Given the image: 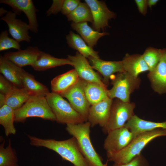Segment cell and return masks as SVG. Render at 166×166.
<instances>
[{"label":"cell","mask_w":166,"mask_h":166,"mask_svg":"<svg viewBox=\"0 0 166 166\" xmlns=\"http://www.w3.org/2000/svg\"><path fill=\"white\" fill-rule=\"evenodd\" d=\"M31 145L42 147L52 150L62 159L74 166H90L82 154L76 139L73 137L63 140L44 139L28 135Z\"/></svg>","instance_id":"cell-1"},{"label":"cell","mask_w":166,"mask_h":166,"mask_svg":"<svg viewBox=\"0 0 166 166\" xmlns=\"http://www.w3.org/2000/svg\"><path fill=\"white\" fill-rule=\"evenodd\" d=\"M166 136V130L158 129L142 133L134 138L122 150L115 152H106L107 161L122 164L131 161L141 154V152L150 141L159 137Z\"/></svg>","instance_id":"cell-2"},{"label":"cell","mask_w":166,"mask_h":166,"mask_svg":"<svg viewBox=\"0 0 166 166\" xmlns=\"http://www.w3.org/2000/svg\"><path fill=\"white\" fill-rule=\"evenodd\" d=\"M91 124L89 121L66 124V130L76 140L80 149L90 166H108L104 164L96 152L91 142L90 134Z\"/></svg>","instance_id":"cell-3"},{"label":"cell","mask_w":166,"mask_h":166,"mask_svg":"<svg viewBox=\"0 0 166 166\" xmlns=\"http://www.w3.org/2000/svg\"><path fill=\"white\" fill-rule=\"evenodd\" d=\"M15 122L23 123L30 117L56 121L54 114L45 97L30 96L19 109L14 111Z\"/></svg>","instance_id":"cell-4"},{"label":"cell","mask_w":166,"mask_h":166,"mask_svg":"<svg viewBox=\"0 0 166 166\" xmlns=\"http://www.w3.org/2000/svg\"><path fill=\"white\" fill-rule=\"evenodd\" d=\"M45 98L57 123L67 124L85 122L80 115L60 94L52 92L48 94Z\"/></svg>","instance_id":"cell-5"},{"label":"cell","mask_w":166,"mask_h":166,"mask_svg":"<svg viewBox=\"0 0 166 166\" xmlns=\"http://www.w3.org/2000/svg\"><path fill=\"white\" fill-rule=\"evenodd\" d=\"M140 80L126 72L118 73L112 79V88L108 90L110 98H116L124 102H130V94L139 87Z\"/></svg>","instance_id":"cell-6"},{"label":"cell","mask_w":166,"mask_h":166,"mask_svg":"<svg viewBox=\"0 0 166 166\" xmlns=\"http://www.w3.org/2000/svg\"><path fill=\"white\" fill-rule=\"evenodd\" d=\"M135 108L133 103L124 102L118 99L115 100L112 103L108 121L102 128L103 132L107 134L111 130L124 126L134 115Z\"/></svg>","instance_id":"cell-7"},{"label":"cell","mask_w":166,"mask_h":166,"mask_svg":"<svg viewBox=\"0 0 166 166\" xmlns=\"http://www.w3.org/2000/svg\"><path fill=\"white\" fill-rule=\"evenodd\" d=\"M86 81L79 77L77 81L60 95L68 100L69 103L84 120L88 121L90 108L91 106L87 100L84 88Z\"/></svg>","instance_id":"cell-8"},{"label":"cell","mask_w":166,"mask_h":166,"mask_svg":"<svg viewBox=\"0 0 166 166\" xmlns=\"http://www.w3.org/2000/svg\"><path fill=\"white\" fill-rule=\"evenodd\" d=\"M89 7L92 15V26L94 30L100 32L109 26V20L115 18L116 14L110 11L105 2L97 0H85Z\"/></svg>","instance_id":"cell-9"},{"label":"cell","mask_w":166,"mask_h":166,"mask_svg":"<svg viewBox=\"0 0 166 166\" xmlns=\"http://www.w3.org/2000/svg\"><path fill=\"white\" fill-rule=\"evenodd\" d=\"M103 147L106 152L119 151L126 147L133 139L132 133L124 126L109 132Z\"/></svg>","instance_id":"cell-10"},{"label":"cell","mask_w":166,"mask_h":166,"mask_svg":"<svg viewBox=\"0 0 166 166\" xmlns=\"http://www.w3.org/2000/svg\"><path fill=\"white\" fill-rule=\"evenodd\" d=\"M67 58L72 62L79 78L87 82L106 85L102 81L99 74L93 70L86 57L79 53L77 52L74 56L69 55Z\"/></svg>","instance_id":"cell-11"},{"label":"cell","mask_w":166,"mask_h":166,"mask_svg":"<svg viewBox=\"0 0 166 166\" xmlns=\"http://www.w3.org/2000/svg\"><path fill=\"white\" fill-rule=\"evenodd\" d=\"M16 15L13 11H7L0 19L7 24L9 33L13 38L19 42L22 41L30 42L31 38L29 35V25L20 19H17Z\"/></svg>","instance_id":"cell-12"},{"label":"cell","mask_w":166,"mask_h":166,"mask_svg":"<svg viewBox=\"0 0 166 166\" xmlns=\"http://www.w3.org/2000/svg\"><path fill=\"white\" fill-rule=\"evenodd\" d=\"M0 3L11 7L17 14L23 12L28 20L30 30L35 33L38 31V24L36 12L37 10L31 0H1Z\"/></svg>","instance_id":"cell-13"},{"label":"cell","mask_w":166,"mask_h":166,"mask_svg":"<svg viewBox=\"0 0 166 166\" xmlns=\"http://www.w3.org/2000/svg\"><path fill=\"white\" fill-rule=\"evenodd\" d=\"M113 102L112 99L107 97L91 106L88 121L90 123L91 127L98 125L102 128L106 125L109 118Z\"/></svg>","instance_id":"cell-14"},{"label":"cell","mask_w":166,"mask_h":166,"mask_svg":"<svg viewBox=\"0 0 166 166\" xmlns=\"http://www.w3.org/2000/svg\"><path fill=\"white\" fill-rule=\"evenodd\" d=\"M162 49L159 61L148 74L152 88L160 94L166 93V48Z\"/></svg>","instance_id":"cell-15"},{"label":"cell","mask_w":166,"mask_h":166,"mask_svg":"<svg viewBox=\"0 0 166 166\" xmlns=\"http://www.w3.org/2000/svg\"><path fill=\"white\" fill-rule=\"evenodd\" d=\"M42 51L36 46H29L25 49H20L16 52H9L5 53L3 57L17 66L22 67L32 66L36 62Z\"/></svg>","instance_id":"cell-16"},{"label":"cell","mask_w":166,"mask_h":166,"mask_svg":"<svg viewBox=\"0 0 166 166\" xmlns=\"http://www.w3.org/2000/svg\"><path fill=\"white\" fill-rule=\"evenodd\" d=\"M89 59L93 68L97 70L102 75L103 81L106 85L109 83V79L113 74L125 72L122 61H106L101 60L100 58L93 57H90Z\"/></svg>","instance_id":"cell-17"},{"label":"cell","mask_w":166,"mask_h":166,"mask_svg":"<svg viewBox=\"0 0 166 166\" xmlns=\"http://www.w3.org/2000/svg\"><path fill=\"white\" fill-rule=\"evenodd\" d=\"M124 126L132 133L134 138L144 132L158 129L166 130V121L162 122L147 121L134 115L126 123Z\"/></svg>","instance_id":"cell-18"},{"label":"cell","mask_w":166,"mask_h":166,"mask_svg":"<svg viewBox=\"0 0 166 166\" xmlns=\"http://www.w3.org/2000/svg\"><path fill=\"white\" fill-rule=\"evenodd\" d=\"M122 61L124 71L135 77H138L143 72L149 71L141 55L126 54Z\"/></svg>","instance_id":"cell-19"},{"label":"cell","mask_w":166,"mask_h":166,"mask_svg":"<svg viewBox=\"0 0 166 166\" xmlns=\"http://www.w3.org/2000/svg\"><path fill=\"white\" fill-rule=\"evenodd\" d=\"M79 78L74 69L59 75L51 81L52 91L60 94L74 85Z\"/></svg>","instance_id":"cell-20"},{"label":"cell","mask_w":166,"mask_h":166,"mask_svg":"<svg viewBox=\"0 0 166 166\" xmlns=\"http://www.w3.org/2000/svg\"><path fill=\"white\" fill-rule=\"evenodd\" d=\"M20 77L23 88L30 96L45 97L50 93L46 86L37 81L34 76L23 69Z\"/></svg>","instance_id":"cell-21"},{"label":"cell","mask_w":166,"mask_h":166,"mask_svg":"<svg viewBox=\"0 0 166 166\" xmlns=\"http://www.w3.org/2000/svg\"><path fill=\"white\" fill-rule=\"evenodd\" d=\"M22 69L0 55V73L15 86L19 88H23L20 77Z\"/></svg>","instance_id":"cell-22"},{"label":"cell","mask_w":166,"mask_h":166,"mask_svg":"<svg viewBox=\"0 0 166 166\" xmlns=\"http://www.w3.org/2000/svg\"><path fill=\"white\" fill-rule=\"evenodd\" d=\"M66 65H73L72 62L68 58L55 57L48 53L42 51L35 63L31 66L36 71H43Z\"/></svg>","instance_id":"cell-23"},{"label":"cell","mask_w":166,"mask_h":166,"mask_svg":"<svg viewBox=\"0 0 166 166\" xmlns=\"http://www.w3.org/2000/svg\"><path fill=\"white\" fill-rule=\"evenodd\" d=\"M71 26L80 34L83 40L92 48L97 44L101 38L108 34L107 32L100 33L94 30L88 25L87 22L77 23L72 22Z\"/></svg>","instance_id":"cell-24"},{"label":"cell","mask_w":166,"mask_h":166,"mask_svg":"<svg viewBox=\"0 0 166 166\" xmlns=\"http://www.w3.org/2000/svg\"><path fill=\"white\" fill-rule=\"evenodd\" d=\"M66 38L67 43L70 47L77 50L78 53L85 57L99 58L98 52L94 51L92 48L87 45L78 35L70 31L66 35Z\"/></svg>","instance_id":"cell-25"},{"label":"cell","mask_w":166,"mask_h":166,"mask_svg":"<svg viewBox=\"0 0 166 166\" xmlns=\"http://www.w3.org/2000/svg\"><path fill=\"white\" fill-rule=\"evenodd\" d=\"M107 85H102L94 82H87L84 88L86 97L92 105L109 97Z\"/></svg>","instance_id":"cell-26"},{"label":"cell","mask_w":166,"mask_h":166,"mask_svg":"<svg viewBox=\"0 0 166 166\" xmlns=\"http://www.w3.org/2000/svg\"><path fill=\"white\" fill-rule=\"evenodd\" d=\"M30 96L24 88L15 86L5 95V105L15 111L20 108L27 101Z\"/></svg>","instance_id":"cell-27"},{"label":"cell","mask_w":166,"mask_h":166,"mask_svg":"<svg viewBox=\"0 0 166 166\" xmlns=\"http://www.w3.org/2000/svg\"><path fill=\"white\" fill-rule=\"evenodd\" d=\"M14 122V110L6 105L0 107V124L4 128L6 136L16 133Z\"/></svg>","instance_id":"cell-28"},{"label":"cell","mask_w":166,"mask_h":166,"mask_svg":"<svg viewBox=\"0 0 166 166\" xmlns=\"http://www.w3.org/2000/svg\"><path fill=\"white\" fill-rule=\"evenodd\" d=\"M66 17L68 21L75 23L93 22L90 9L86 3L80 2L77 8Z\"/></svg>","instance_id":"cell-29"},{"label":"cell","mask_w":166,"mask_h":166,"mask_svg":"<svg viewBox=\"0 0 166 166\" xmlns=\"http://www.w3.org/2000/svg\"><path fill=\"white\" fill-rule=\"evenodd\" d=\"M5 140L0 145V166H19L15 150L9 139L7 146L4 147Z\"/></svg>","instance_id":"cell-30"},{"label":"cell","mask_w":166,"mask_h":166,"mask_svg":"<svg viewBox=\"0 0 166 166\" xmlns=\"http://www.w3.org/2000/svg\"><path fill=\"white\" fill-rule=\"evenodd\" d=\"M162 52V49L149 47L147 48L142 55L149 68V71L153 70L158 63L161 57Z\"/></svg>","instance_id":"cell-31"},{"label":"cell","mask_w":166,"mask_h":166,"mask_svg":"<svg viewBox=\"0 0 166 166\" xmlns=\"http://www.w3.org/2000/svg\"><path fill=\"white\" fill-rule=\"evenodd\" d=\"M19 42L8 36L7 30L2 31L0 34V51H2L11 49H21Z\"/></svg>","instance_id":"cell-32"},{"label":"cell","mask_w":166,"mask_h":166,"mask_svg":"<svg viewBox=\"0 0 166 166\" xmlns=\"http://www.w3.org/2000/svg\"><path fill=\"white\" fill-rule=\"evenodd\" d=\"M80 1L79 0H65L63 2L61 12L66 16L73 11L78 6Z\"/></svg>","instance_id":"cell-33"},{"label":"cell","mask_w":166,"mask_h":166,"mask_svg":"<svg viewBox=\"0 0 166 166\" xmlns=\"http://www.w3.org/2000/svg\"><path fill=\"white\" fill-rule=\"evenodd\" d=\"M15 86L6 78L0 75V93L5 95L8 94Z\"/></svg>","instance_id":"cell-34"},{"label":"cell","mask_w":166,"mask_h":166,"mask_svg":"<svg viewBox=\"0 0 166 166\" xmlns=\"http://www.w3.org/2000/svg\"><path fill=\"white\" fill-rule=\"evenodd\" d=\"M148 163L144 157L140 154L128 163L122 164H114L111 166H143Z\"/></svg>","instance_id":"cell-35"},{"label":"cell","mask_w":166,"mask_h":166,"mask_svg":"<svg viewBox=\"0 0 166 166\" xmlns=\"http://www.w3.org/2000/svg\"><path fill=\"white\" fill-rule=\"evenodd\" d=\"M64 0H53L52 6L47 11V16L52 14H56L61 11Z\"/></svg>","instance_id":"cell-36"},{"label":"cell","mask_w":166,"mask_h":166,"mask_svg":"<svg viewBox=\"0 0 166 166\" xmlns=\"http://www.w3.org/2000/svg\"><path fill=\"white\" fill-rule=\"evenodd\" d=\"M135 2L140 13L144 16L145 15L147 12L148 0H135Z\"/></svg>","instance_id":"cell-37"},{"label":"cell","mask_w":166,"mask_h":166,"mask_svg":"<svg viewBox=\"0 0 166 166\" xmlns=\"http://www.w3.org/2000/svg\"><path fill=\"white\" fill-rule=\"evenodd\" d=\"M5 105V95L0 93V107Z\"/></svg>","instance_id":"cell-38"},{"label":"cell","mask_w":166,"mask_h":166,"mask_svg":"<svg viewBox=\"0 0 166 166\" xmlns=\"http://www.w3.org/2000/svg\"><path fill=\"white\" fill-rule=\"evenodd\" d=\"M158 1V0H148V6L151 8L152 6L156 5Z\"/></svg>","instance_id":"cell-39"},{"label":"cell","mask_w":166,"mask_h":166,"mask_svg":"<svg viewBox=\"0 0 166 166\" xmlns=\"http://www.w3.org/2000/svg\"><path fill=\"white\" fill-rule=\"evenodd\" d=\"M7 11L5 10L4 8H0V15H2L3 14H6Z\"/></svg>","instance_id":"cell-40"},{"label":"cell","mask_w":166,"mask_h":166,"mask_svg":"<svg viewBox=\"0 0 166 166\" xmlns=\"http://www.w3.org/2000/svg\"><path fill=\"white\" fill-rule=\"evenodd\" d=\"M143 166H149V165L148 164V163L147 164H144V165H143Z\"/></svg>","instance_id":"cell-41"},{"label":"cell","mask_w":166,"mask_h":166,"mask_svg":"<svg viewBox=\"0 0 166 166\" xmlns=\"http://www.w3.org/2000/svg\"><path fill=\"white\" fill-rule=\"evenodd\" d=\"M73 166H74V165H73Z\"/></svg>","instance_id":"cell-42"}]
</instances>
